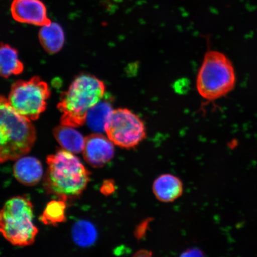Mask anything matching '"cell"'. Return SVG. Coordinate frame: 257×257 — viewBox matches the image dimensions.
Segmentation results:
<instances>
[{"label": "cell", "instance_id": "cell-1", "mask_svg": "<svg viewBox=\"0 0 257 257\" xmlns=\"http://www.w3.org/2000/svg\"><path fill=\"white\" fill-rule=\"evenodd\" d=\"M44 188L48 194L64 201L78 197L90 181V173L80 160L66 150H59L47 158Z\"/></svg>", "mask_w": 257, "mask_h": 257}, {"label": "cell", "instance_id": "cell-2", "mask_svg": "<svg viewBox=\"0 0 257 257\" xmlns=\"http://www.w3.org/2000/svg\"><path fill=\"white\" fill-rule=\"evenodd\" d=\"M105 91L104 83L95 76L77 77L61 95L57 105L62 113L61 124L73 127L82 126L89 111L104 98Z\"/></svg>", "mask_w": 257, "mask_h": 257}, {"label": "cell", "instance_id": "cell-3", "mask_svg": "<svg viewBox=\"0 0 257 257\" xmlns=\"http://www.w3.org/2000/svg\"><path fill=\"white\" fill-rule=\"evenodd\" d=\"M0 103V161L17 160L30 152L36 140V130L31 120L18 113L8 99Z\"/></svg>", "mask_w": 257, "mask_h": 257}, {"label": "cell", "instance_id": "cell-4", "mask_svg": "<svg viewBox=\"0 0 257 257\" xmlns=\"http://www.w3.org/2000/svg\"><path fill=\"white\" fill-rule=\"evenodd\" d=\"M236 82L232 62L225 54L209 51L205 54L197 77V91L207 101H215L232 91Z\"/></svg>", "mask_w": 257, "mask_h": 257}, {"label": "cell", "instance_id": "cell-5", "mask_svg": "<svg viewBox=\"0 0 257 257\" xmlns=\"http://www.w3.org/2000/svg\"><path fill=\"white\" fill-rule=\"evenodd\" d=\"M0 230L14 245L29 246L35 242L38 229L34 222L33 205L28 198L18 196L6 202L0 214Z\"/></svg>", "mask_w": 257, "mask_h": 257}, {"label": "cell", "instance_id": "cell-6", "mask_svg": "<svg viewBox=\"0 0 257 257\" xmlns=\"http://www.w3.org/2000/svg\"><path fill=\"white\" fill-rule=\"evenodd\" d=\"M49 86L40 77L19 80L12 85L8 100L18 114L30 120H36L46 108L50 96Z\"/></svg>", "mask_w": 257, "mask_h": 257}, {"label": "cell", "instance_id": "cell-7", "mask_svg": "<svg viewBox=\"0 0 257 257\" xmlns=\"http://www.w3.org/2000/svg\"><path fill=\"white\" fill-rule=\"evenodd\" d=\"M105 132L112 143L126 149L136 148L147 137L144 120L127 108L112 111L106 122Z\"/></svg>", "mask_w": 257, "mask_h": 257}, {"label": "cell", "instance_id": "cell-8", "mask_svg": "<svg viewBox=\"0 0 257 257\" xmlns=\"http://www.w3.org/2000/svg\"><path fill=\"white\" fill-rule=\"evenodd\" d=\"M11 12L19 23L42 27L51 22L46 6L41 0H13Z\"/></svg>", "mask_w": 257, "mask_h": 257}, {"label": "cell", "instance_id": "cell-9", "mask_svg": "<svg viewBox=\"0 0 257 257\" xmlns=\"http://www.w3.org/2000/svg\"><path fill=\"white\" fill-rule=\"evenodd\" d=\"M113 144L103 135L98 133L89 135L85 138L83 157L93 168H102L113 158Z\"/></svg>", "mask_w": 257, "mask_h": 257}, {"label": "cell", "instance_id": "cell-10", "mask_svg": "<svg viewBox=\"0 0 257 257\" xmlns=\"http://www.w3.org/2000/svg\"><path fill=\"white\" fill-rule=\"evenodd\" d=\"M184 185L178 177L171 174H163L157 177L153 184V192L159 201L169 203L181 197Z\"/></svg>", "mask_w": 257, "mask_h": 257}, {"label": "cell", "instance_id": "cell-11", "mask_svg": "<svg viewBox=\"0 0 257 257\" xmlns=\"http://www.w3.org/2000/svg\"><path fill=\"white\" fill-rule=\"evenodd\" d=\"M14 173L15 178L22 184L35 186L43 178V166L35 157H22L15 164Z\"/></svg>", "mask_w": 257, "mask_h": 257}, {"label": "cell", "instance_id": "cell-12", "mask_svg": "<svg viewBox=\"0 0 257 257\" xmlns=\"http://www.w3.org/2000/svg\"><path fill=\"white\" fill-rule=\"evenodd\" d=\"M38 37L45 51L47 53L56 54L62 49L65 37L63 29L56 22L43 26L40 29Z\"/></svg>", "mask_w": 257, "mask_h": 257}, {"label": "cell", "instance_id": "cell-13", "mask_svg": "<svg viewBox=\"0 0 257 257\" xmlns=\"http://www.w3.org/2000/svg\"><path fill=\"white\" fill-rule=\"evenodd\" d=\"M53 135L57 142L67 152L74 154L83 152L85 138L73 127L62 124L54 128Z\"/></svg>", "mask_w": 257, "mask_h": 257}, {"label": "cell", "instance_id": "cell-14", "mask_svg": "<svg viewBox=\"0 0 257 257\" xmlns=\"http://www.w3.org/2000/svg\"><path fill=\"white\" fill-rule=\"evenodd\" d=\"M24 66L19 59L18 51L8 44L2 43L0 48V73L3 78L23 72Z\"/></svg>", "mask_w": 257, "mask_h": 257}, {"label": "cell", "instance_id": "cell-15", "mask_svg": "<svg viewBox=\"0 0 257 257\" xmlns=\"http://www.w3.org/2000/svg\"><path fill=\"white\" fill-rule=\"evenodd\" d=\"M113 110L110 99L104 96L88 112L86 121L90 130L98 134L104 133L106 122Z\"/></svg>", "mask_w": 257, "mask_h": 257}, {"label": "cell", "instance_id": "cell-16", "mask_svg": "<svg viewBox=\"0 0 257 257\" xmlns=\"http://www.w3.org/2000/svg\"><path fill=\"white\" fill-rule=\"evenodd\" d=\"M72 237L74 242L82 247H88L94 244L97 232L94 225L88 221L80 220L73 227Z\"/></svg>", "mask_w": 257, "mask_h": 257}, {"label": "cell", "instance_id": "cell-17", "mask_svg": "<svg viewBox=\"0 0 257 257\" xmlns=\"http://www.w3.org/2000/svg\"><path fill=\"white\" fill-rule=\"evenodd\" d=\"M65 201L59 200L51 201L47 205L40 220L45 224L56 225L66 220Z\"/></svg>", "mask_w": 257, "mask_h": 257}, {"label": "cell", "instance_id": "cell-18", "mask_svg": "<svg viewBox=\"0 0 257 257\" xmlns=\"http://www.w3.org/2000/svg\"><path fill=\"white\" fill-rule=\"evenodd\" d=\"M180 257H205L204 253L198 248H191L185 250Z\"/></svg>", "mask_w": 257, "mask_h": 257}, {"label": "cell", "instance_id": "cell-19", "mask_svg": "<svg viewBox=\"0 0 257 257\" xmlns=\"http://www.w3.org/2000/svg\"><path fill=\"white\" fill-rule=\"evenodd\" d=\"M114 191V183L111 181H106L101 186V191L103 193L104 195L111 194Z\"/></svg>", "mask_w": 257, "mask_h": 257}, {"label": "cell", "instance_id": "cell-20", "mask_svg": "<svg viewBox=\"0 0 257 257\" xmlns=\"http://www.w3.org/2000/svg\"><path fill=\"white\" fill-rule=\"evenodd\" d=\"M133 257H153V252L148 249L138 250Z\"/></svg>", "mask_w": 257, "mask_h": 257}]
</instances>
